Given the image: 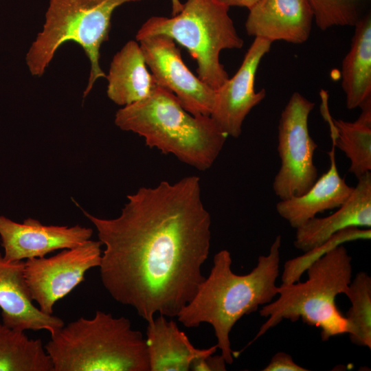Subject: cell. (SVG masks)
<instances>
[{"instance_id": "484cf974", "label": "cell", "mask_w": 371, "mask_h": 371, "mask_svg": "<svg viewBox=\"0 0 371 371\" xmlns=\"http://www.w3.org/2000/svg\"><path fill=\"white\" fill-rule=\"evenodd\" d=\"M210 355L200 358L191 366L190 370L193 371H224L226 370V362L220 355Z\"/></svg>"}, {"instance_id": "52a82bcc", "label": "cell", "mask_w": 371, "mask_h": 371, "mask_svg": "<svg viewBox=\"0 0 371 371\" xmlns=\"http://www.w3.org/2000/svg\"><path fill=\"white\" fill-rule=\"evenodd\" d=\"M139 1L142 0H49L43 30L26 54L31 74L42 76L63 44L76 43L90 62L85 97L98 78L106 77L100 66V49L109 39L113 12L125 3Z\"/></svg>"}, {"instance_id": "9c48e42d", "label": "cell", "mask_w": 371, "mask_h": 371, "mask_svg": "<svg viewBox=\"0 0 371 371\" xmlns=\"http://www.w3.org/2000/svg\"><path fill=\"white\" fill-rule=\"evenodd\" d=\"M102 243L87 240L50 257L25 260L24 276L32 299L45 313L53 315L54 304L85 280L86 273L100 265Z\"/></svg>"}, {"instance_id": "9a60e30c", "label": "cell", "mask_w": 371, "mask_h": 371, "mask_svg": "<svg viewBox=\"0 0 371 371\" xmlns=\"http://www.w3.org/2000/svg\"><path fill=\"white\" fill-rule=\"evenodd\" d=\"M357 179L350 196L335 213L323 218L315 216L295 228V248L306 252L320 246L344 229L370 228L371 172Z\"/></svg>"}, {"instance_id": "ffe728a7", "label": "cell", "mask_w": 371, "mask_h": 371, "mask_svg": "<svg viewBox=\"0 0 371 371\" xmlns=\"http://www.w3.org/2000/svg\"><path fill=\"white\" fill-rule=\"evenodd\" d=\"M350 48L341 64V87L348 109L371 99V14L356 23Z\"/></svg>"}, {"instance_id": "ac0fdd59", "label": "cell", "mask_w": 371, "mask_h": 371, "mask_svg": "<svg viewBox=\"0 0 371 371\" xmlns=\"http://www.w3.org/2000/svg\"><path fill=\"white\" fill-rule=\"evenodd\" d=\"M147 67L139 43L128 41L113 56L106 76L109 98L125 106L148 96L157 83Z\"/></svg>"}, {"instance_id": "cb8c5ba5", "label": "cell", "mask_w": 371, "mask_h": 371, "mask_svg": "<svg viewBox=\"0 0 371 371\" xmlns=\"http://www.w3.org/2000/svg\"><path fill=\"white\" fill-rule=\"evenodd\" d=\"M368 0H307L317 26L325 31L335 26H355L363 16Z\"/></svg>"}, {"instance_id": "83f0119b", "label": "cell", "mask_w": 371, "mask_h": 371, "mask_svg": "<svg viewBox=\"0 0 371 371\" xmlns=\"http://www.w3.org/2000/svg\"><path fill=\"white\" fill-rule=\"evenodd\" d=\"M172 4V15H176L179 13L182 8L183 3L180 0H170Z\"/></svg>"}, {"instance_id": "277c9868", "label": "cell", "mask_w": 371, "mask_h": 371, "mask_svg": "<svg viewBox=\"0 0 371 371\" xmlns=\"http://www.w3.org/2000/svg\"><path fill=\"white\" fill-rule=\"evenodd\" d=\"M50 336L44 347L53 371H150L146 338L124 316L97 311Z\"/></svg>"}, {"instance_id": "5b68a950", "label": "cell", "mask_w": 371, "mask_h": 371, "mask_svg": "<svg viewBox=\"0 0 371 371\" xmlns=\"http://www.w3.org/2000/svg\"><path fill=\"white\" fill-rule=\"evenodd\" d=\"M306 271L305 282L281 284L276 299L262 306L260 315L267 319L243 350L284 319H301L308 326L319 328L324 341L348 333V320L336 304L337 296L346 293L352 280V257L346 247H333Z\"/></svg>"}, {"instance_id": "7402d4cb", "label": "cell", "mask_w": 371, "mask_h": 371, "mask_svg": "<svg viewBox=\"0 0 371 371\" xmlns=\"http://www.w3.org/2000/svg\"><path fill=\"white\" fill-rule=\"evenodd\" d=\"M351 306L345 316L350 341L371 348V277L360 271L351 280L346 293Z\"/></svg>"}, {"instance_id": "603a6c76", "label": "cell", "mask_w": 371, "mask_h": 371, "mask_svg": "<svg viewBox=\"0 0 371 371\" xmlns=\"http://www.w3.org/2000/svg\"><path fill=\"white\" fill-rule=\"evenodd\" d=\"M371 238L370 228L362 229L360 227H350L344 229L319 247L304 252L302 256L287 260L283 267L282 284H289L300 281L302 275L308 267L333 247L344 243L368 240Z\"/></svg>"}, {"instance_id": "8992f818", "label": "cell", "mask_w": 371, "mask_h": 371, "mask_svg": "<svg viewBox=\"0 0 371 371\" xmlns=\"http://www.w3.org/2000/svg\"><path fill=\"white\" fill-rule=\"evenodd\" d=\"M229 8L218 0H187L171 18L147 19L135 38L165 34L187 49L197 63V76L215 91L229 78L220 62L224 49H240L243 40L229 15Z\"/></svg>"}, {"instance_id": "30bf717a", "label": "cell", "mask_w": 371, "mask_h": 371, "mask_svg": "<svg viewBox=\"0 0 371 371\" xmlns=\"http://www.w3.org/2000/svg\"><path fill=\"white\" fill-rule=\"evenodd\" d=\"M137 41L157 85L175 94L190 113L210 116L215 90L188 69L176 42L165 34L150 36Z\"/></svg>"}, {"instance_id": "2e32d148", "label": "cell", "mask_w": 371, "mask_h": 371, "mask_svg": "<svg viewBox=\"0 0 371 371\" xmlns=\"http://www.w3.org/2000/svg\"><path fill=\"white\" fill-rule=\"evenodd\" d=\"M328 152L330 166L304 194L280 200L276 205L278 214L297 228L318 213L338 208L351 194L354 187L341 177L335 160V146Z\"/></svg>"}, {"instance_id": "44dd1931", "label": "cell", "mask_w": 371, "mask_h": 371, "mask_svg": "<svg viewBox=\"0 0 371 371\" xmlns=\"http://www.w3.org/2000/svg\"><path fill=\"white\" fill-rule=\"evenodd\" d=\"M0 371H53L40 339L13 330L0 322Z\"/></svg>"}, {"instance_id": "d4e9b609", "label": "cell", "mask_w": 371, "mask_h": 371, "mask_svg": "<svg viewBox=\"0 0 371 371\" xmlns=\"http://www.w3.org/2000/svg\"><path fill=\"white\" fill-rule=\"evenodd\" d=\"M263 371H307L308 370L296 363L292 357L284 352L276 353Z\"/></svg>"}, {"instance_id": "ba28073f", "label": "cell", "mask_w": 371, "mask_h": 371, "mask_svg": "<svg viewBox=\"0 0 371 371\" xmlns=\"http://www.w3.org/2000/svg\"><path fill=\"white\" fill-rule=\"evenodd\" d=\"M314 106V102L294 92L281 113L278 135L280 167L273 182L280 200L304 194L317 179L313 161L317 145L308 123Z\"/></svg>"}, {"instance_id": "7a4b0ae2", "label": "cell", "mask_w": 371, "mask_h": 371, "mask_svg": "<svg viewBox=\"0 0 371 371\" xmlns=\"http://www.w3.org/2000/svg\"><path fill=\"white\" fill-rule=\"evenodd\" d=\"M282 237L278 235L267 255L260 256L256 267L245 275L232 270V259L227 249L217 252L207 278L201 282L192 300L177 315L187 328L210 324L218 349L227 364L234 361L229 334L244 315L256 311L278 295Z\"/></svg>"}, {"instance_id": "e0dca14e", "label": "cell", "mask_w": 371, "mask_h": 371, "mask_svg": "<svg viewBox=\"0 0 371 371\" xmlns=\"http://www.w3.org/2000/svg\"><path fill=\"white\" fill-rule=\"evenodd\" d=\"M146 334L150 371H188L194 361L218 349L216 344L195 348L177 323L163 315L147 323Z\"/></svg>"}, {"instance_id": "4316f807", "label": "cell", "mask_w": 371, "mask_h": 371, "mask_svg": "<svg viewBox=\"0 0 371 371\" xmlns=\"http://www.w3.org/2000/svg\"><path fill=\"white\" fill-rule=\"evenodd\" d=\"M223 4L228 6H238L244 7L249 10L253 7L259 0H218Z\"/></svg>"}, {"instance_id": "d6986e66", "label": "cell", "mask_w": 371, "mask_h": 371, "mask_svg": "<svg viewBox=\"0 0 371 371\" xmlns=\"http://www.w3.org/2000/svg\"><path fill=\"white\" fill-rule=\"evenodd\" d=\"M322 113L330 127L332 144L350 160L348 171L357 179L371 171V99L359 107L361 113L355 122L333 119L328 111L327 95L321 93Z\"/></svg>"}, {"instance_id": "7c38bea8", "label": "cell", "mask_w": 371, "mask_h": 371, "mask_svg": "<svg viewBox=\"0 0 371 371\" xmlns=\"http://www.w3.org/2000/svg\"><path fill=\"white\" fill-rule=\"evenodd\" d=\"M93 229L74 226L45 225L32 218L19 223L0 216V238L3 257L10 261L44 257L70 249L91 239Z\"/></svg>"}, {"instance_id": "5bb4252c", "label": "cell", "mask_w": 371, "mask_h": 371, "mask_svg": "<svg viewBox=\"0 0 371 371\" xmlns=\"http://www.w3.org/2000/svg\"><path fill=\"white\" fill-rule=\"evenodd\" d=\"M314 16L307 0H259L249 10V36L271 42L302 44L311 34Z\"/></svg>"}, {"instance_id": "4fadbf2b", "label": "cell", "mask_w": 371, "mask_h": 371, "mask_svg": "<svg viewBox=\"0 0 371 371\" xmlns=\"http://www.w3.org/2000/svg\"><path fill=\"white\" fill-rule=\"evenodd\" d=\"M23 260L10 261L0 252V309L2 323L21 332L45 330L54 334L65 325L54 315L43 313L32 299L24 276Z\"/></svg>"}, {"instance_id": "6da1fadb", "label": "cell", "mask_w": 371, "mask_h": 371, "mask_svg": "<svg viewBox=\"0 0 371 371\" xmlns=\"http://www.w3.org/2000/svg\"><path fill=\"white\" fill-rule=\"evenodd\" d=\"M121 214L101 218L82 210L105 249L102 283L117 302L151 322L155 313L177 317L205 279L211 217L200 178L142 187L127 196Z\"/></svg>"}, {"instance_id": "8fae6325", "label": "cell", "mask_w": 371, "mask_h": 371, "mask_svg": "<svg viewBox=\"0 0 371 371\" xmlns=\"http://www.w3.org/2000/svg\"><path fill=\"white\" fill-rule=\"evenodd\" d=\"M272 42L256 37L236 73L215 91L210 117L227 135L238 137L247 115L266 96L265 89L255 90L256 72Z\"/></svg>"}, {"instance_id": "3957f363", "label": "cell", "mask_w": 371, "mask_h": 371, "mask_svg": "<svg viewBox=\"0 0 371 371\" xmlns=\"http://www.w3.org/2000/svg\"><path fill=\"white\" fill-rule=\"evenodd\" d=\"M115 124L143 137L150 148L199 170L213 165L228 137L210 115L190 113L175 94L159 85L146 98L120 109Z\"/></svg>"}]
</instances>
